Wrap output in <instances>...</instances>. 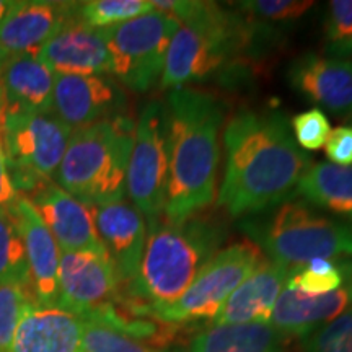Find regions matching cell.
Wrapping results in <instances>:
<instances>
[{"mask_svg":"<svg viewBox=\"0 0 352 352\" xmlns=\"http://www.w3.org/2000/svg\"><path fill=\"white\" fill-rule=\"evenodd\" d=\"M226 170L217 204L232 217H253L296 195L311 166L290 122L277 109H243L223 129Z\"/></svg>","mask_w":352,"mask_h":352,"instance_id":"cell-1","label":"cell"},{"mask_svg":"<svg viewBox=\"0 0 352 352\" xmlns=\"http://www.w3.org/2000/svg\"><path fill=\"white\" fill-rule=\"evenodd\" d=\"M165 108L168 188L162 217L176 223L212 204L226 111L212 94L191 87L171 90Z\"/></svg>","mask_w":352,"mask_h":352,"instance_id":"cell-2","label":"cell"},{"mask_svg":"<svg viewBox=\"0 0 352 352\" xmlns=\"http://www.w3.org/2000/svg\"><path fill=\"white\" fill-rule=\"evenodd\" d=\"M147 233L138 274L122 285L118 298L132 314L153 316L186 292L217 253L227 232L214 220L195 214L176 223L164 217L152 220Z\"/></svg>","mask_w":352,"mask_h":352,"instance_id":"cell-3","label":"cell"},{"mask_svg":"<svg viewBox=\"0 0 352 352\" xmlns=\"http://www.w3.org/2000/svg\"><path fill=\"white\" fill-rule=\"evenodd\" d=\"M152 7L179 21L160 78L165 90L208 80L252 50L256 39L254 30L236 8L197 0H153Z\"/></svg>","mask_w":352,"mask_h":352,"instance_id":"cell-4","label":"cell"},{"mask_svg":"<svg viewBox=\"0 0 352 352\" xmlns=\"http://www.w3.org/2000/svg\"><path fill=\"white\" fill-rule=\"evenodd\" d=\"M134 127L122 114L74 129L54 176L57 186L91 208L124 199Z\"/></svg>","mask_w":352,"mask_h":352,"instance_id":"cell-5","label":"cell"},{"mask_svg":"<svg viewBox=\"0 0 352 352\" xmlns=\"http://www.w3.org/2000/svg\"><path fill=\"white\" fill-rule=\"evenodd\" d=\"M240 227L271 261L290 271L314 259L352 256V223L316 212L305 201L287 199Z\"/></svg>","mask_w":352,"mask_h":352,"instance_id":"cell-6","label":"cell"},{"mask_svg":"<svg viewBox=\"0 0 352 352\" xmlns=\"http://www.w3.org/2000/svg\"><path fill=\"white\" fill-rule=\"evenodd\" d=\"M72 132V127L52 113H3L0 135L19 195L54 178Z\"/></svg>","mask_w":352,"mask_h":352,"instance_id":"cell-7","label":"cell"},{"mask_svg":"<svg viewBox=\"0 0 352 352\" xmlns=\"http://www.w3.org/2000/svg\"><path fill=\"white\" fill-rule=\"evenodd\" d=\"M178 28L175 16L153 8L138 19L101 30L113 76L139 94L160 83L170 41Z\"/></svg>","mask_w":352,"mask_h":352,"instance_id":"cell-8","label":"cell"},{"mask_svg":"<svg viewBox=\"0 0 352 352\" xmlns=\"http://www.w3.org/2000/svg\"><path fill=\"white\" fill-rule=\"evenodd\" d=\"M263 261V252L253 241L220 250L202 267L186 292L175 303L158 310L153 318L176 327L197 321H209L210 324L227 298Z\"/></svg>","mask_w":352,"mask_h":352,"instance_id":"cell-9","label":"cell"},{"mask_svg":"<svg viewBox=\"0 0 352 352\" xmlns=\"http://www.w3.org/2000/svg\"><path fill=\"white\" fill-rule=\"evenodd\" d=\"M166 108L162 101H148L134 127L126 191L132 206L147 222L164 215L168 188Z\"/></svg>","mask_w":352,"mask_h":352,"instance_id":"cell-10","label":"cell"},{"mask_svg":"<svg viewBox=\"0 0 352 352\" xmlns=\"http://www.w3.org/2000/svg\"><path fill=\"white\" fill-rule=\"evenodd\" d=\"M120 277L107 252L60 253L56 307L85 318L120 294Z\"/></svg>","mask_w":352,"mask_h":352,"instance_id":"cell-11","label":"cell"},{"mask_svg":"<svg viewBox=\"0 0 352 352\" xmlns=\"http://www.w3.org/2000/svg\"><path fill=\"white\" fill-rule=\"evenodd\" d=\"M25 196L54 236L63 253L107 252L95 223V208L78 201L51 179H44Z\"/></svg>","mask_w":352,"mask_h":352,"instance_id":"cell-12","label":"cell"},{"mask_svg":"<svg viewBox=\"0 0 352 352\" xmlns=\"http://www.w3.org/2000/svg\"><path fill=\"white\" fill-rule=\"evenodd\" d=\"M126 95L108 76L54 74L52 114L72 129L122 116Z\"/></svg>","mask_w":352,"mask_h":352,"instance_id":"cell-13","label":"cell"},{"mask_svg":"<svg viewBox=\"0 0 352 352\" xmlns=\"http://www.w3.org/2000/svg\"><path fill=\"white\" fill-rule=\"evenodd\" d=\"M74 20H78V2H12L0 23V44L8 56H38L44 44Z\"/></svg>","mask_w":352,"mask_h":352,"instance_id":"cell-14","label":"cell"},{"mask_svg":"<svg viewBox=\"0 0 352 352\" xmlns=\"http://www.w3.org/2000/svg\"><path fill=\"white\" fill-rule=\"evenodd\" d=\"M8 209L23 239L26 266H28V285L33 300L38 305L54 307L57 303V292H59V246L47 227L44 226L36 209L25 196H16Z\"/></svg>","mask_w":352,"mask_h":352,"instance_id":"cell-15","label":"cell"},{"mask_svg":"<svg viewBox=\"0 0 352 352\" xmlns=\"http://www.w3.org/2000/svg\"><path fill=\"white\" fill-rule=\"evenodd\" d=\"M346 279L334 292L305 296L285 285L277 298L270 323L284 338H305L315 333L352 305V259L344 261Z\"/></svg>","mask_w":352,"mask_h":352,"instance_id":"cell-16","label":"cell"},{"mask_svg":"<svg viewBox=\"0 0 352 352\" xmlns=\"http://www.w3.org/2000/svg\"><path fill=\"white\" fill-rule=\"evenodd\" d=\"M96 232L120 277V287L138 274L147 241L144 215L124 199L95 208Z\"/></svg>","mask_w":352,"mask_h":352,"instance_id":"cell-17","label":"cell"},{"mask_svg":"<svg viewBox=\"0 0 352 352\" xmlns=\"http://www.w3.org/2000/svg\"><path fill=\"white\" fill-rule=\"evenodd\" d=\"M289 82L308 101L336 116L352 114V60L307 52L289 67Z\"/></svg>","mask_w":352,"mask_h":352,"instance_id":"cell-18","label":"cell"},{"mask_svg":"<svg viewBox=\"0 0 352 352\" xmlns=\"http://www.w3.org/2000/svg\"><path fill=\"white\" fill-rule=\"evenodd\" d=\"M38 59L60 76H108L111 59L101 30L70 21L38 52Z\"/></svg>","mask_w":352,"mask_h":352,"instance_id":"cell-19","label":"cell"},{"mask_svg":"<svg viewBox=\"0 0 352 352\" xmlns=\"http://www.w3.org/2000/svg\"><path fill=\"white\" fill-rule=\"evenodd\" d=\"M292 272L283 264L264 259L227 298L210 324L270 323L277 298Z\"/></svg>","mask_w":352,"mask_h":352,"instance_id":"cell-20","label":"cell"},{"mask_svg":"<svg viewBox=\"0 0 352 352\" xmlns=\"http://www.w3.org/2000/svg\"><path fill=\"white\" fill-rule=\"evenodd\" d=\"M82 318L59 307L30 305L10 352H82Z\"/></svg>","mask_w":352,"mask_h":352,"instance_id":"cell-21","label":"cell"},{"mask_svg":"<svg viewBox=\"0 0 352 352\" xmlns=\"http://www.w3.org/2000/svg\"><path fill=\"white\" fill-rule=\"evenodd\" d=\"M0 88L3 113H52L54 74L38 56H8L0 72Z\"/></svg>","mask_w":352,"mask_h":352,"instance_id":"cell-22","label":"cell"},{"mask_svg":"<svg viewBox=\"0 0 352 352\" xmlns=\"http://www.w3.org/2000/svg\"><path fill=\"white\" fill-rule=\"evenodd\" d=\"M284 341L271 323L210 324L192 338L188 352H284Z\"/></svg>","mask_w":352,"mask_h":352,"instance_id":"cell-23","label":"cell"},{"mask_svg":"<svg viewBox=\"0 0 352 352\" xmlns=\"http://www.w3.org/2000/svg\"><path fill=\"white\" fill-rule=\"evenodd\" d=\"M297 195L310 204L352 220V165L320 162L302 176Z\"/></svg>","mask_w":352,"mask_h":352,"instance_id":"cell-24","label":"cell"},{"mask_svg":"<svg viewBox=\"0 0 352 352\" xmlns=\"http://www.w3.org/2000/svg\"><path fill=\"white\" fill-rule=\"evenodd\" d=\"M235 6L236 10L253 26L254 32L263 34L276 33L283 26H289L302 19L315 3L302 0H252L239 2Z\"/></svg>","mask_w":352,"mask_h":352,"instance_id":"cell-25","label":"cell"},{"mask_svg":"<svg viewBox=\"0 0 352 352\" xmlns=\"http://www.w3.org/2000/svg\"><path fill=\"white\" fill-rule=\"evenodd\" d=\"M28 285L23 239L10 209H0V284ZM33 297V296H32Z\"/></svg>","mask_w":352,"mask_h":352,"instance_id":"cell-26","label":"cell"},{"mask_svg":"<svg viewBox=\"0 0 352 352\" xmlns=\"http://www.w3.org/2000/svg\"><path fill=\"white\" fill-rule=\"evenodd\" d=\"M153 10L147 0H90L78 2V20L95 30L134 20Z\"/></svg>","mask_w":352,"mask_h":352,"instance_id":"cell-27","label":"cell"},{"mask_svg":"<svg viewBox=\"0 0 352 352\" xmlns=\"http://www.w3.org/2000/svg\"><path fill=\"white\" fill-rule=\"evenodd\" d=\"M344 279V261L336 263L331 259H314L300 270L294 271L285 285L314 297L334 292L341 287Z\"/></svg>","mask_w":352,"mask_h":352,"instance_id":"cell-28","label":"cell"},{"mask_svg":"<svg viewBox=\"0 0 352 352\" xmlns=\"http://www.w3.org/2000/svg\"><path fill=\"white\" fill-rule=\"evenodd\" d=\"M324 52L331 59L352 57V0H333L324 15Z\"/></svg>","mask_w":352,"mask_h":352,"instance_id":"cell-29","label":"cell"},{"mask_svg":"<svg viewBox=\"0 0 352 352\" xmlns=\"http://www.w3.org/2000/svg\"><path fill=\"white\" fill-rule=\"evenodd\" d=\"M33 303L36 302L26 285L0 284V352H10L21 316Z\"/></svg>","mask_w":352,"mask_h":352,"instance_id":"cell-30","label":"cell"},{"mask_svg":"<svg viewBox=\"0 0 352 352\" xmlns=\"http://www.w3.org/2000/svg\"><path fill=\"white\" fill-rule=\"evenodd\" d=\"M82 352H164L94 320H82Z\"/></svg>","mask_w":352,"mask_h":352,"instance_id":"cell-31","label":"cell"},{"mask_svg":"<svg viewBox=\"0 0 352 352\" xmlns=\"http://www.w3.org/2000/svg\"><path fill=\"white\" fill-rule=\"evenodd\" d=\"M303 352H352V305L305 338Z\"/></svg>","mask_w":352,"mask_h":352,"instance_id":"cell-32","label":"cell"},{"mask_svg":"<svg viewBox=\"0 0 352 352\" xmlns=\"http://www.w3.org/2000/svg\"><path fill=\"white\" fill-rule=\"evenodd\" d=\"M294 139L302 151L314 152L320 151L327 144L331 126L327 114L320 108H311L308 111L298 113L292 120Z\"/></svg>","mask_w":352,"mask_h":352,"instance_id":"cell-33","label":"cell"},{"mask_svg":"<svg viewBox=\"0 0 352 352\" xmlns=\"http://www.w3.org/2000/svg\"><path fill=\"white\" fill-rule=\"evenodd\" d=\"M324 153L334 165H352V126H340L329 132Z\"/></svg>","mask_w":352,"mask_h":352,"instance_id":"cell-34","label":"cell"},{"mask_svg":"<svg viewBox=\"0 0 352 352\" xmlns=\"http://www.w3.org/2000/svg\"><path fill=\"white\" fill-rule=\"evenodd\" d=\"M19 192H16L15 186H13L10 171L7 166V158L3 153L2 145V135H0V209H7L13 204L16 199Z\"/></svg>","mask_w":352,"mask_h":352,"instance_id":"cell-35","label":"cell"},{"mask_svg":"<svg viewBox=\"0 0 352 352\" xmlns=\"http://www.w3.org/2000/svg\"><path fill=\"white\" fill-rule=\"evenodd\" d=\"M10 6H12V2H7V0H0V23H2L3 16H6V13L8 12Z\"/></svg>","mask_w":352,"mask_h":352,"instance_id":"cell-36","label":"cell"},{"mask_svg":"<svg viewBox=\"0 0 352 352\" xmlns=\"http://www.w3.org/2000/svg\"><path fill=\"white\" fill-rule=\"evenodd\" d=\"M7 59H8L7 51L3 50V46H2V44H0V72H2V69H3V65H6Z\"/></svg>","mask_w":352,"mask_h":352,"instance_id":"cell-37","label":"cell"},{"mask_svg":"<svg viewBox=\"0 0 352 352\" xmlns=\"http://www.w3.org/2000/svg\"><path fill=\"white\" fill-rule=\"evenodd\" d=\"M2 114H3V96H2V88H0V122H2Z\"/></svg>","mask_w":352,"mask_h":352,"instance_id":"cell-38","label":"cell"}]
</instances>
